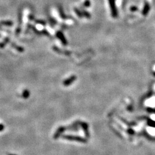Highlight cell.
<instances>
[{
  "label": "cell",
  "mask_w": 155,
  "mask_h": 155,
  "mask_svg": "<svg viewBox=\"0 0 155 155\" xmlns=\"http://www.w3.org/2000/svg\"><path fill=\"white\" fill-rule=\"evenodd\" d=\"M109 2L110 8H111L112 14L114 17H115L117 15V11L116 6H115V0H109Z\"/></svg>",
  "instance_id": "1"
},
{
  "label": "cell",
  "mask_w": 155,
  "mask_h": 155,
  "mask_svg": "<svg viewBox=\"0 0 155 155\" xmlns=\"http://www.w3.org/2000/svg\"><path fill=\"white\" fill-rule=\"evenodd\" d=\"M149 5L148 2H146L145 4L144 9H143V13L144 14H146V13H148V12L149 11Z\"/></svg>",
  "instance_id": "2"
},
{
  "label": "cell",
  "mask_w": 155,
  "mask_h": 155,
  "mask_svg": "<svg viewBox=\"0 0 155 155\" xmlns=\"http://www.w3.org/2000/svg\"><path fill=\"white\" fill-rule=\"evenodd\" d=\"M1 24L3 25L11 26L13 25V22L11 21H1Z\"/></svg>",
  "instance_id": "3"
},
{
  "label": "cell",
  "mask_w": 155,
  "mask_h": 155,
  "mask_svg": "<svg viewBox=\"0 0 155 155\" xmlns=\"http://www.w3.org/2000/svg\"><path fill=\"white\" fill-rule=\"evenodd\" d=\"M29 94H29V91L28 90H25L22 93V97L25 99H27L29 97Z\"/></svg>",
  "instance_id": "4"
},
{
  "label": "cell",
  "mask_w": 155,
  "mask_h": 155,
  "mask_svg": "<svg viewBox=\"0 0 155 155\" xmlns=\"http://www.w3.org/2000/svg\"><path fill=\"white\" fill-rule=\"evenodd\" d=\"M8 41H9V39H8V38H7V39H5V40L4 42H2V43L0 44V47H1V48H3V47H4V46L6 45V43H7L8 42Z\"/></svg>",
  "instance_id": "5"
},
{
  "label": "cell",
  "mask_w": 155,
  "mask_h": 155,
  "mask_svg": "<svg viewBox=\"0 0 155 155\" xmlns=\"http://www.w3.org/2000/svg\"><path fill=\"white\" fill-rule=\"evenodd\" d=\"M14 47V48H15L16 49H17L18 51H19L20 52H22V51H24V48H22V47H19V46H17V45H16L15 44H14V45H13Z\"/></svg>",
  "instance_id": "6"
},
{
  "label": "cell",
  "mask_w": 155,
  "mask_h": 155,
  "mask_svg": "<svg viewBox=\"0 0 155 155\" xmlns=\"http://www.w3.org/2000/svg\"><path fill=\"white\" fill-rule=\"evenodd\" d=\"M84 4H85V6H86V7H89L90 5V1H89V0H86L85 3H84Z\"/></svg>",
  "instance_id": "7"
},
{
  "label": "cell",
  "mask_w": 155,
  "mask_h": 155,
  "mask_svg": "<svg viewBox=\"0 0 155 155\" xmlns=\"http://www.w3.org/2000/svg\"><path fill=\"white\" fill-rule=\"evenodd\" d=\"M36 22L37 23H39V24H41L42 25H45V22H44V21H42V20H36Z\"/></svg>",
  "instance_id": "8"
},
{
  "label": "cell",
  "mask_w": 155,
  "mask_h": 155,
  "mask_svg": "<svg viewBox=\"0 0 155 155\" xmlns=\"http://www.w3.org/2000/svg\"><path fill=\"white\" fill-rule=\"evenodd\" d=\"M29 19L30 20H33L34 19V16L33 15V14H30V15L29 16Z\"/></svg>",
  "instance_id": "9"
},
{
  "label": "cell",
  "mask_w": 155,
  "mask_h": 155,
  "mask_svg": "<svg viewBox=\"0 0 155 155\" xmlns=\"http://www.w3.org/2000/svg\"><path fill=\"white\" fill-rule=\"evenodd\" d=\"M4 126L2 124H0V132H2L4 129Z\"/></svg>",
  "instance_id": "10"
},
{
  "label": "cell",
  "mask_w": 155,
  "mask_h": 155,
  "mask_svg": "<svg viewBox=\"0 0 155 155\" xmlns=\"http://www.w3.org/2000/svg\"><path fill=\"white\" fill-rule=\"evenodd\" d=\"M131 10L132 11H136L137 10V8L136 6H133V7L131 8Z\"/></svg>",
  "instance_id": "11"
},
{
  "label": "cell",
  "mask_w": 155,
  "mask_h": 155,
  "mask_svg": "<svg viewBox=\"0 0 155 155\" xmlns=\"http://www.w3.org/2000/svg\"><path fill=\"white\" fill-rule=\"evenodd\" d=\"M8 155H14V154H9Z\"/></svg>",
  "instance_id": "12"
}]
</instances>
